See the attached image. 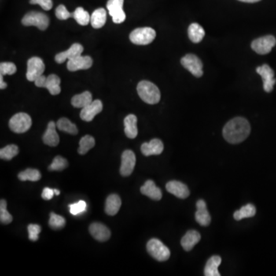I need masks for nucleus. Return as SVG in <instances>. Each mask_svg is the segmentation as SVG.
<instances>
[{"label": "nucleus", "instance_id": "22", "mask_svg": "<svg viewBox=\"0 0 276 276\" xmlns=\"http://www.w3.org/2000/svg\"><path fill=\"white\" fill-rule=\"evenodd\" d=\"M201 240V236L196 230H189L181 240V245L184 250L190 251Z\"/></svg>", "mask_w": 276, "mask_h": 276}, {"label": "nucleus", "instance_id": "26", "mask_svg": "<svg viewBox=\"0 0 276 276\" xmlns=\"http://www.w3.org/2000/svg\"><path fill=\"white\" fill-rule=\"evenodd\" d=\"M222 259L219 255H214L207 261L204 269V275L206 276H220L218 267L221 264Z\"/></svg>", "mask_w": 276, "mask_h": 276}, {"label": "nucleus", "instance_id": "46", "mask_svg": "<svg viewBox=\"0 0 276 276\" xmlns=\"http://www.w3.org/2000/svg\"><path fill=\"white\" fill-rule=\"evenodd\" d=\"M243 2H248V3H254V2H257L261 1V0H239Z\"/></svg>", "mask_w": 276, "mask_h": 276}, {"label": "nucleus", "instance_id": "1", "mask_svg": "<svg viewBox=\"0 0 276 276\" xmlns=\"http://www.w3.org/2000/svg\"><path fill=\"white\" fill-rule=\"evenodd\" d=\"M250 124L244 118L238 117L229 121L222 130L223 137L230 144H239L245 141L250 134Z\"/></svg>", "mask_w": 276, "mask_h": 276}, {"label": "nucleus", "instance_id": "33", "mask_svg": "<svg viewBox=\"0 0 276 276\" xmlns=\"http://www.w3.org/2000/svg\"><path fill=\"white\" fill-rule=\"evenodd\" d=\"M18 177L21 181H30L35 182V181H38L41 179L42 175L36 169L30 168L24 170L23 172L19 173Z\"/></svg>", "mask_w": 276, "mask_h": 276}, {"label": "nucleus", "instance_id": "3", "mask_svg": "<svg viewBox=\"0 0 276 276\" xmlns=\"http://www.w3.org/2000/svg\"><path fill=\"white\" fill-rule=\"evenodd\" d=\"M147 250L153 259L159 262L167 261L170 256V249L157 239L149 240L147 244Z\"/></svg>", "mask_w": 276, "mask_h": 276}, {"label": "nucleus", "instance_id": "42", "mask_svg": "<svg viewBox=\"0 0 276 276\" xmlns=\"http://www.w3.org/2000/svg\"><path fill=\"white\" fill-rule=\"evenodd\" d=\"M41 226L37 224H30L28 226L29 238L31 241L38 240V234L41 233Z\"/></svg>", "mask_w": 276, "mask_h": 276}, {"label": "nucleus", "instance_id": "6", "mask_svg": "<svg viewBox=\"0 0 276 276\" xmlns=\"http://www.w3.org/2000/svg\"><path fill=\"white\" fill-rule=\"evenodd\" d=\"M22 23L26 26H36L38 30H47L49 25V19L42 12H30L22 19Z\"/></svg>", "mask_w": 276, "mask_h": 276}, {"label": "nucleus", "instance_id": "39", "mask_svg": "<svg viewBox=\"0 0 276 276\" xmlns=\"http://www.w3.org/2000/svg\"><path fill=\"white\" fill-rule=\"evenodd\" d=\"M17 71L16 64L12 62H2L0 64V75H13Z\"/></svg>", "mask_w": 276, "mask_h": 276}, {"label": "nucleus", "instance_id": "30", "mask_svg": "<svg viewBox=\"0 0 276 276\" xmlns=\"http://www.w3.org/2000/svg\"><path fill=\"white\" fill-rule=\"evenodd\" d=\"M56 126L59 130L68 133V134H72V135H75L78 132V128L75 123H72L66 118H60L58 121Z\"/></svg>", "mask_w": 276, "mask_h": 276}, {"label": "nucleus", "instance_id": "40", "mask_svg": "<svg viewBox=\"0 0 276 276\" xmlns=\"http://www.w3.org/2000/svg\"><path fill=\"white\" fill-rule=\"evenodd\" d=\"M86 207H87L86 203L83 200H80L78 203L69 206L70 213L74 215H79L82 213L85 212Z\"/></svg>", "mask_w": 276, "mask_h": 276}, {"label": "nucleus", "instance_id": "45", "mask_svg": "<svg viewBox=\"0 0 276 276\" xmlns=\"http://www.w3.org/2000/svg\"><path fill=\"white\" fill-rule=\"evenodd\" d=\"M3 75H0V89H5V88L7 87V84L5 83L3 81Z\"/></svg>", "mask_w": 276, "mask_h": 276}, {"label": "nucleus", "instance_id": "38", "mask_svg": "<svg viewBox=\"0 0 276 276\" xmlns=\"http://www.w3.org/2000/svg\"><path fill=\"white\" fill-rule=\"evenodd\" d=\"M49 226L53 229H62L65 226V219L61 215L51 213L49 219Z\"/></svg>", "mask_w": 276, "mask_h": 276}, {"label": "nucleus", "instance_id": "4", "mask_svg": "<svg viewBox=\"0 0 276 276\" xmlns=\"http://www.w3.org/2000/svg\"><path fill=\"white\" fill-rule=\"evenodd\" d=\"M156 31L150 27L138 28L131 31L130 34V40L135 45H147L154 40Z\"/></svg>", "mask_w": 276, "mask_h": 276}, {"label": "nucleus", "instance_id": "34", "mask_svg": "<svg viewBox=\"0 0 276 276\" xmlns=\"http://www.w3.org/2000/svg\"><path fill=\"white\" fill-rule=\"evenodd\" d=\"M73 13L74 19L75 21L81 26H87L91 22V16L87 11H85L82 7H78Z\"/></svg>", "mask_w": 276, "mask_h": 276}, {"label": "nucleus", "instance_id": "20", "mask_svg": "<svg viewBox=\"0 0 276 276\" xmlns=\"http://www.w3.org/2000/svg\"><path fill=\"white\" fill-rule=\"evenodd\" d=\"M141 192L143 195L148 196L153 200H160L162 198V192L160 188L156 186L153 181H146L141 186Z\"/></svg>", "mask_w": 276, "mask_h": 276}, {"label": "nucleus", "instance_id": "5", "mask_svg": "<svg viewBox=\"0 0 276 276\" xmlns=\"http://www.w3.org/2000/svg\"><path fill=\"white\" fill-rule=\"evenodd\" d=\"M9 128L16 134H23L30 130L31 118L28 114L18 113L12 117L9 122Z\"/></svg>", "mask_w": 276, "mask_h": 276}, {"label": "nucleus", "instance_id": "23", "mask_svg": "<svg viewBox=\"0 0 276 276\" xmlns=\"http://www.w3.org/2000/svg\"><path fill=\"white\" fill-rule=\"evenodd\" d=\"M124 133L130 139H134L138 134L137 118L134 115H129L124 118Z\"/></svg>", "mask_w": 276, "mask_h": 276}, {"label": "nucleus", "instance_id": "41", "mask_svg": "<svg viewBox=\"0 0 276 276\" xmlns=\"http://www.w3.org/2000/svg\"><path fill=\"white\" fill-rule=\"evenodd\" d=\"M56 16L60 20H66L69 18L73 17V13L68 12L64 5H60L56 9Z\"/></svg>", "mask_w": 276, "mask_h": 276}, {"label": "nucleus", "instance_id": "32", "mask_svg": "<svg viewBox=\"0 0 276 276\" xmlns=\"http://www.w3.org/2000/svg\"><path fill=\"white\" fill-rule=\"evenodd\" d=\"M95 145V140L91 135H86L82 137L79 142V148L78 152L80 154L84 155L87 153Z\"/></svg>", "mask_w": 276, "mask_h": 276}, {"label": "nucleus", "instance_id": "43", "mask_svg": "<svg viewBox=\"0 0 276 276\" xmlns=\"http://www.w3.org/2000/svg\"><path fill=\"white\" fill-rule=\"evenodd\" d=\"M31 4H38L44 10L49 11L53 6L52 0H30Z\"/></svg>", "mask_w": 276, "mask_h": 276}, {"label": "nucleus", "instance_id": "47", "mask_svg": "<svg viewBox=\"0 0 276 276\" xmlns=\"http://www.w3.org/2000/svg\"><path fill=\"white\" fill-rule=\"evenodd\" d=\"M54 192L55 194H56V196H59V195H60V191H59V189H54Z\"/></svg>", "mask_w": 276, "mask_h": 276}, {"label": "nucleus", "instance_id": "37", "mask_svg": "<svg viewBox=\"0 0 276 276\" xmlns=\"http://www.w3.org/2000/svg\"><path fill=\"white\" fill-rule=\"evenodd\" d=\"M7 203L5 200H1L0 201V221L2 224H9L12 221V216L8 212Z\"/></svg>", "mask_w": 276, "mask_h": 276}, {"label": "nucleus", "instance_id": "9", "mask_svg": "<svg viewBox=\"0 0 276 276\" xmlns=\"http://www.w3.org/2000/svg\"><path fill=\"white\" fill-rule=\"evenodd\" d=\"M276 44V38L273 35H266L255 39L252 42L251 47L259 55H266L271 52Z\"/></svg>", "mask_w": 276, "mask_h": 276}, {"label": "nucleus", "instance_id": "29", "mask_svg": "<svg viewBox=\"0 0 276 276\" xmlns=\"http://www.w3.org/2000/svg\"><path fill=\"white\" fill-rule=\"evenodd\" d=\"M92 101V95L89 92H85L82 94H77L71 98V104L77 108H85Z\"/></svg>", "mask_w": 276, "mask_h": 276}, {"label": "nucleus", "instance_id": "17", "mask_svg": "<svg viewBox=\"0 0 276 276\" xmlns=\"http://www.w3.org/2000/svg\"><path fill=\"white\" fill-rule=\"evenodd\" d=\"M166 189L169 193L180 199H186L189 196L187 186L180 181H170L166 185Z\"/></svg>", "mask_w": 276, "mask_h": 276}, {"label": "nucleus", "instance_id": "11", "mask_svg": "<svg viewBox=\"0 0 276 276\" xmlns=\"http://www.w3.org/2000/svg\"><path fill=\"white\" fill-rule=\"evenodd\" d=\"M256 71L262 78L263 89H264L265 92H271L276 83L274 71L269 65L264 64H262V66L258 67L256 68Z\"/></svg>", "mask_w": 276, "mask_h": 276}, {"label": "nucleus", "instance_id": "21", "mask_svg": "<svg viewBox=\"0 0 276 276\" xmlns=\"http://www.w3.org/2000/svg\"><path fill=\"white\" fill-rule=\"evenodd\" d=\"M56 123L54 122H50L48 124L47 130L44 134L43 142L50 147H56L59 144V136L56 131Z\"/></svg>", "mask_w": 276, "mask_h": 276}, {"label": "nucleus", "instance_id": "13", "mask_svg": "<svg viewBox=\"0 0 276 276\" xmlns=\"http://www.w3.org/2000/svg\"><path fill=\"white\" fill-rule=\"evenodd\" d=\"M103 110V104L100 100L92 101L87 106L82 108L80 117L85 122H90L94 119V117L101 113Z\"/></svg>", "mask_w": 276, "mask_h": 276}, {"label": "nucleus", "instance_id": "12", "mask_svg": "<svg viewBox=\"0 0 276 276\" xmlns=\"http://www.w3.org/2000/svg\"><path fill=\"white\" fill-rule=\"evenodd\" d=\"M136 164V156L130 150L123 151L122 156L120 173L123 177H128L134 171Z\"/></svg>", "mask_w": 276, "mask_h": 276}, {"label": "nucleus", "instance_id": "14", "mask_svg": "<svg viewBox=\"0 0 276 276\" xmlns=\"http://www.w3.org/2000/svg\"><path fill=\"white\" fill-rule=\"evenodd\" d=\"M93 64V60L90 56H81L75 59L68 60L67 63V68L70 71H76L78 70L89 69Z\"/></svg>", "mask_w": 276, "mask_h": 276}, {"label": "nucleus", "instance_id": "18", "mask_svg": "<svg viewBox=\"0 0 276 276\" xmlns=\"http://www.w3.org/2000/svg\"><path fill=\"white\" fill-rule=\"evenodd\" d=\"M196 222L203 226H207L211 222V216L207 208V203L203 200L196 203V212L195 214Z\"/></svg>", "mask_w": 276, "mask_h": 276}, {"label": "nucleus", "instance_id": "36", "mask_svg": "<svg viewBox=\"0 0 276 276\" xmlns=\"http://www.w3.org/2000/svg\"><path fill=\"white\" fill-rule=\"evenodd\" d=\"M68 163L66 159L63 158L62 156H57L49 167L50 171H61L68 167Z\"/></svg>", "mask_w": 276, "mask_h": 276}, {"label": "nucleus", "instance_id": "27", "mask_svg": "<svg viewBox=\"0 0 276 276\" xmlns=\"http://www.w3.org/2000/svg\"><path fill=\"white\" fill-rule=\"evenodd\" d=\"M107 12L103 8L96 9L91 16V24L94 29L102 28L106 23Z\"/></svg>", "mask_w": 276, "mask_h": 276}, {"label": "nucleus", "instance_id": "44", "mask_svg": "<svg viewBox=\"0 0 276 276\" xmlns=\"http://www.w3.org/2000/svg\"><path fill=\"white\" fill-rule=\"evenodd\" d=\"M54 189H50L49 187H45L43 189L42 193V197L45 200H52V197L54 196Z\"/></svg>", "mask_w": 276, "mask_h": 276}, {"label": "nucleus", "instance_id": "16", "mask_svg": "<svg viewBox=\"0 0 276 276\" xmlns=\"http://www.w3.org/2000/svg\"><path fill=\"white\" fill-rule=\"evenodd\" d=\"M89 232L93 238L99 242L108 241L111 238V231L106 226L100 222H94L89 227Z\"/></svg>", "mask_w": 276, "mask_h": 276}, {"label": "nucleus", "instance_id": "15", "mask_svg": "<svg viewBox=\"0 0 276 276\" xmlns=\"http://www.w3.org/2000/svg\"><path fill=\"white\" fill-rule=\"evenodd\" d=\"M83 51L84 47L81 44L75 43L71 45L68 50L60 52L59 54L56 55L55 59H56V62L61 64V63H64L67 59L71 60V59H75V58L81 56Z\"/></svg>", "mask_w": 276, "mask_h": 276}, {"label": "nucleus", "instance_id": "31", "mask_svg": "<svg viewBox=\"0 0 276 276\" xmlns=\"http://www.w3.org/2000/svg\"><path fill=\"white\" fill-rule=\"evenodd\" d=\"M256 214V209L252 204H247L242 207L240 210H237L234 213V219L239 221L244 218L252 217Z\"/></svg>", "mask_w": 276, "mask_h": 276}, {"label": "nucleus", "instance_id": "10", "mask_svg": "<svg viewBox=\"0 0 276 276\" xmlns=\"http://www.w3.org/2000/svg\"><path fill=\"white\" fill-rule=\"evenodd\" d=\"M123 0H108L107 8L110 16L116 24L123 23L126 19V14L123 9Z\"/></svg>", "mask_w": 276, "mask_h": 276}, {"label": "nucleus", "instance_id": "25", "mask_svg": "<svg viewBox=\"0 0 276 276\" xmlns=\"http://www.w3.org/2000/svg\"><path fill=\"white\" fill-rule=\"evenodd\" d=\"M60 83H61L60 78L58 75L52 74L45 78L43 88L47 89L52 95H57L61 92Z\"/></svg>", "mask_w": 276, "mask_h": 276}, {"label": "nucleus", "instance_id": "35", "mask_svg": "<svg viewBox=\"0 0 276 276\" xmlns=\"http://www.w3.org/2000/svg\"><path fill=\"white\" fill-rule=\"evenodd\" d=\"M19 148L15 144H10L0 150V158L10 160L19 153Z\"/></svg>", "mask_w": 276, "mask_h": 276}, {"label": "nucleus", "instance_id": "7", "mask_svg": "<svg viewBox=\"0 0 276 276\" xmlns=\"http://www.w3.org/2000/svg\"><path fill=\"white\" fill-rule=\"evenodd\" d=\"M181 64L196 78H200L203 75V63L195 55H186L181 59Z\"/></svg>", "mask_w": 276, "mask_h": 276}, {"label": "nucleus", "instance_id": "2", "mask_svg": "<svg viewBox=\"0 0 276 276\" xmlns=\"http://www.w3.org/2000/svg\"><path fill=\"white\" fill-rule=\"evenodd\" d=\"M137 90L138 95L147 104H155L160 101V90L157 86L152 82L141 81L137 85Z\"/></svg>", "mask_w": 276, "mask_h": 276}, {"label": "nucleus", "instance_id": "8", "mask_svg": "<svg viewBox=\"0 0 276 276\" xmlns=\"http://www.w3.org/2000/svg\"><path fill=\"white\" fill-rule=\"evenodd\" d=\"M45 66L40 58L32 57L27 62L26 78L30 82H35V79L41 76L45 71Z\"/></svg>", "mask_w": 276, "mask_h": 276}, {"label": "nucleus", "instance_id": "19", "mask_svg": "<svg viewBox=\"0 0 276 276\" xmlns=\"http://www.w3.org/2000/svg\"><path fill=\"white\" fill-rule=\"evenodd\" d=\"M163 142L159 139L151 140L150 142L144 143L141 145V152L144 156H149L151 155H159L163 152Z\"/></svg>", "mask_w": 276, "mask_h": 276}, {"label": "nucleus", "instance_id": "28", "mask_svg": "<svg viewBox=\"0 0 276 276\" xmlns=\"http://www.w3.org/2000/svg\"><path fill=\"white\" fill-rule=\"evenodd\" d=\"M188 35L193 43H199L203 40V37L205 36V31L200 25L193 23L189 26Z\"/></svg>", "mask_w": 276, "mask_h": 276}, {"label": "nucleus", "instance_id": "24", "mask_svg": "<svg viewBox=\"0 0 276 276\" xmlns=\"http://www.w3.org/2000/svg\"><path fill=\"white\" fill-rule=\"evenodd\" d=\"M122 207V200L117 194H111L108 196L105 203V213L109 215H115L118 214Z\"/></svg>", "mask_w": 276, "mask_h": 276}]
</instances>
